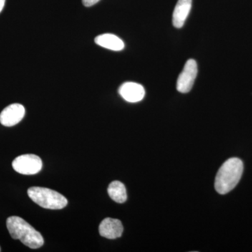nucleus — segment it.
<instances>
[{
	"mask_svg": "<svg viewBox=\"0 0 252 252\" xmlns=\"http://www.w3.org/2000/svg\"><path fill=\"white\" fill-rule=\"evenodd\" d=\"M28 194L33 202L43 208L61 210L67 205V200L65 197L51 189L31 187L28 190Z\"/></svg>",
	"mask_w": 252,
	"mask_h": 252,
	"instance_id": "7ed1b4c3",
	"label": "nucleus"
},
{
	"mask_svg": "<svg viewBox=\"0 0 252 252\" xmlns=\"http://www.w3.org/2000/svg\"><path fill=\"white\" fill-rule=\"evenodd\" d=\"M198 74V64L193 59L186 63L183 70L177 81V89L182 94H187L191 90Z\"/></svg>",
	"mask_w": 252,
	"mask_h": 252,
	"instance_id": "39448f33",
	"label": "nucleus"
},
{
	"mask_svg": "<svg viewBox=\"0 0 252 252\" xmlns=\"http://www.w3.org/2000/svg\"><path fill=\"white\" fill-rule=\"evenodd\" d=\"M12 166L15 171L21 175H32L40 171L42 161L34 154H24L14 159Z\"/></svg>",
	"mask_w": 252,
	"mask_h": 252,
	"instance_id": "20e7f679",
	"label": "nucleus"
},
{
	"mask_svg": "<svg viewBox=\"0 0 252 252\" xmlns=\"http://www.w3.org/2000/svg\"><path fill=\"white\" fill-rule=\"evenodd\" d=\"M99 0H82L83 4L86 7H90L94 5L97 4Z\"/></svg>",
	"mask_w": 252,
	"mask_h": 252,
	"instance_id": "f8f14e48",
	"label": "nucleus"
},
{
	"mask_svg": "<svg viewBox=\"0 0 252 252\" xmlns=\"http://www.w3.org/2000/svg\"><path fill=\"white\" fill-rule=\"evenodd\" d=\"M192 0H178L172 15V23L176 28H182L185 25L191 9Z\"/></svg>",
	"mask_w": 252,
	"mask_h": 252,
	"instance_id": "1a4fd4ad",
	"label": "nucleus"
},
{
	"mask_svg": "<svg viewBox=\"0 0 252 252\" xmlns=\"http://www.w3.org/2000/svg\"><path fill=\"white\" fill-rule=\"evenodd\" d=\"M5 1H6V0H0V13H1V11L4 9Z\"/></svg>",
	"mask_w": 252,
	"mask_h": 252,
	"instance_id": "ddd939ff",
	"label": "nucleus"
},
{
	"mask_svg": "<svg viewBox=\"0 0 252 252\" xmlns=\"http://www.w3.org/2000/svg\"><path fill=\"white\" fill-rule=\"evenodd\" d=\"M94 42L97 45L114 51H122L125 47L124 41L112 34H100L94 39Z\"/></svg>",
	"mask_w": 252,
	"mask_h": 252,
	"instance_id": "9d476101",
	"label": "nucleus"
},
{
	"mask_svg": "<svg viewBox=\"0 0 252 252\" xmlns=\"http://www.w3.org/2000/svg\"><path fill=\"white\" fill-rule=\"evenodd\" d=\"M26 114V109L22 104H10L3 109L0 114V123L6 127H11L21 122Z\"/></svg>",
	"mask_w": 252,
	"mask_h": 252,
	"instance_id": "423d86ee",
	"label": "nucleus"
},
{
	"mask_svg": "<svg viewBox=\"0 0 252 252\" xmlns=\"http://www.w3.org/2000/svg\"><path fill=\"white\" fill-rule=\"evenodd\" d=\"M243 162L238 158H231L221 165L215 178V187L219 193H228L236 187L243 173Z\"/></svg>",
	"mask_w": 252,
	"mask_h": 252,
	"instance_id": "f257e3e1",
	"label": "nucleus"
},
{
	"mask_svg": "<svg viewBox=\"0 0 252 252\" xmlns=\"http://www.w3.org/2000/svg\"><path fill=\"white\" fill-rule=\"evenodd\" d=\"M109 197L118 203H125L127 200V192L125 186L119 181H114L109 185L108 189Z\"/></svg>",
	"mask_w": 252,
	"mask_h": 252,
	"instance_id": "9b49d317",
	"label": "nucleus"
},
{
	"mask_svg": "<svg viewBox=\"0 0 252 252\" xmlns=\"http://www.w3.org/2000/svg\"><path fill=\"white\" fill-rule=\"evenodd\" d=\"M99 234L107 239L120 238L124 232V227L121 220L115 219H104L99 226Z\"/></svg>",
	"mask_w": 252,
	"mask_h": 252,
	"instance_id": "6e6552de",
	"label": "nucleus"
},
{
	"mask_svg": "<svg viewBox=\"0 0 252 252\" xmlns=\"http://www.w3.org/2000/svg\"><path fill=\"white\" fill-rule=\"evenodd\" d=\"M119 94L128 102H138L142 100L145 95L143 86L134 82L124 83L119 89Z\"/></svg>",
	"mask_w": 252,
	"mask_h": 252,
	"instance_id": "0eeeda50",
	"label": "nucleus"
},
{
	"mask_svg": "<svg viewBox=\"0 0 252 252\" xmlns=\"http://www.w3.org/2000/svg\"><path fill=\"white\" fill-rule=\"evenodd\" d=\"M9 234L14 240H19L26 246L38 249L44 245V238L37 230L19 217H10L6 220Z\"/></svg>",
	"mask_w": 252,
	"mask_h": 252,
	"instance_id": "f03ea898",
	"label": "nucleus"
}]
</instances>
